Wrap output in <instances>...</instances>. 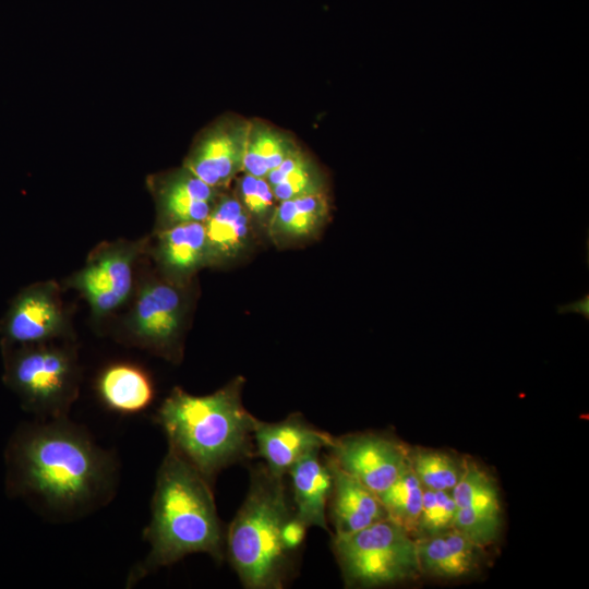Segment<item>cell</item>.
<instances>
[{
  "mask_svg": "<svg viewBox=\"0 0 589 589\" xmlns=\"http://www.w3.org/2000/svg\"><path fill=\"white\" fill-rule=\"evenodd\" d=\"M244 378L237 376L216 392L195 396L175 387L154 417L168 448L211 484L224 468L254 457L256 418L243 406Z\"/></svg>",
  "mask_w": 589,
  "mask_h": 589,
  "instance_id": "3957f363",
  "label": "cell"
},
{
  "mask_svg": "<svg viewBox=\"0 0 589 589\" xmlns=\"http://www.w3.org/2000/svg\"><path fill=\"white\" fill-rule=\"evenodd\" d=\"M153 255L165 279L187 286L200 269L211 267L204 223H184L157 230Z\"/></svg>",
  "mask_w": 589,
  "mask_h": 589,
  "instance_id": "2e32d148",
  "label": "cell"
},
{
  "mask_svg": "<svg viewBox=\"0 0 589 589\" xmlns=\"http://www.w3.org/2000/svg\"><path fill=\"white\" fill-rule=\"evenodd\" d=\"M146 245V239L99 245L85 265L68 278L67 286L85 298L95 318L109 315L129 299L134 265Z\"/></svg>",
  "mask_w": 589,
  "mask_h": 589,
  "instance_id": "ba28073f",
  "label": "cell"
},
{
  "mask_svg": "<svg viewBox=\"0 0 589 589\" xmlns=\"http://www.w3.org/2000/svg\"><path fill=\"white\" fill-rule=\"evenodd\" d=\"M144 539L149 551L130 573L128 586L189 554L206 553L215 561L224 557L225 532L212 484L170 448L157 471Z\"/></svg>",
  "mask_w": 589,
  "mask_h": 589,
  "instance_id": "7a4b0ae2",
  "label": "cell"
},
{
  "mask_svg": "<svg viewBox=\"0 0 589 589\" xmlns=\"http://www.w3.org/2000/svg\"><path fill=\"white\" fill-rule=\"evenodd\" d=\"M329 194L280 201L267 229V240L279 249L315 239L330 218Z\"/></svg>",
  "mask_w": 589,
  "mask_h": 589,
  "instance_id": "ffe728a7",
  "label": "cell"
},
{
  "mask_svg": "<svg viewBox=\"0 0 589 589\" xmlns=\"http://www.w3.org/2000/svg\"><path fill=\"white\" fill-rule=\"evenodd\" d=\"M423 490L409 467L384 492L377 495L386 510L387 518L414 538Z\"/></svg>",
  "mask_w": 589,
  "mask_h": 589,
  "instance_id": "d4e9b609",
  "label": "cell"
},
{
  "mask_svg": "<svg viewBox=\"0 0 589 589\" xmlns=\"http://www.w3.org/2000/svg\"><path fill=\"white\" fill-rule=\"evenodd\" d=\"M300 147L301 145L292 133L263 119L252 118L248 131L242 172L266 178L272 170Z\"/></svg>",
  "mask_w": 589,
  "mask_h": 589,
  "instance_id": "7402d4cb",
  "label": "cell"
},
{
  "mask_svg": "<svg viewBox=\"0 0 589 589\" xmlns=\"http://www.w3.org/2000/svg\"><path fill=\"white\" fill-rule=\"evenodd\" d=\"M96 388L101 402L111 411L134 414L145 410L154 399L148 374L137 365L115 363L101 371Z\"/></svg>",
  "mask_w": 589,
  "mask_h": 589,
  "instance_id": "44dd1931",
  "label": "cell"
},
{
  "mask_svg": "<svg viewBox=\"0 0 589 589\" xmlns=\"http://www.w3.org/2000/svg\"><path fill=\"white\" fill-rule=\"evenodd\" d=\"M183 287L164 277L146 281L137 293L127 323L135 342L171 361L181 357L188 312Z\"/></svg>",
  "mask_w": 589,
  "mask_h": 589,
  "instance_id": "52a82bcc",
  "label": "cell"
},
{
  "mask_svg": "<svg viewBox=\"0 0 589 589\" xmlns=\"http://www.w3.org/2000/svg\"><path fill=\"white\" fill-rule=\"evenodd\" d=\"M456 504L454 528L488 549L502 526V507L495 479L478 462L466 458L464 473L452 491Z\"/></svg>",
  "mask_w": 589,
  "mask_h": 589,
  "instance_id": "7c38bea8",
  "label": "cell"
},
{
  "mask_svg": "<svg viewBox=\"0 0 589 589\" xmlns=\"http://www.w3.org/2000/svg\"><path fill=\"white\" fill-rule=\"evenodd\" d=\"M250 119L226 113L195 140L183 167L208 185L225 190L243 171Z\"/></svg>",
  "mask_w": 589,
  "mask_h": 589,
  "instance_id": "30bf717a",
  "label": "cell"
},
{
  "mask_svg": "<svg viewBox=\"0 0 589 589\" xmlns=\"http://www.w3.org/2000/svg\"><path fill=\"white\" fill-rule=\"evenodd\" d=\"M68 330L58 286L52 281L22 289L0 320L5 346L49 342L65 336Z\"/></svg>",
  "mask_w": 589,
  "mask_h": 589,
  "instance_id": "8fae6325",
  "label": "cell"
},
{
  "mask_svg": "<svg viewBox=\"0 0 589 589\" xmlns=\"http://www.w3.org/2000/svg\"><path fill=\"white\" fill-rule=\"evenodd\" d=\"M456 504L452 492L424 489L416 539L454 529Z\"/></svg>",
  "mask_w": 589,
  "mask_h": 589,
  "instance_id": "4316f807",
  "label": "cell"
},
{
  "mask_svg": "<svg viewBox=\"0 0 589 589\" xmlns=\"http://www.w3.org/2000/svg\"><path fill=\"white\" fill-rule=\"evenodd\" d=\"M323 449H313L303 455L288 471L290 495L294 514L306 526L328 531L327 503L333 477Z\"/></svg>",
  "mask_w": 589,
  "mask_h": 589,
  "instance_id": "d6986e66",
  "label": "cell"
},
{
  "mask_svg": "<svg viewBox=\"0 0 589 589\" xmlns=\"http://www.w3.org/2000/svg\"><path fill=\"white\" fill-rule=\"evenodd\" d=\"M308 526L292 514L285 522L281 531V540L285 549L294 554L304 542Z\"/></svg>",
  "mask_w": 589,
  "mask_h": 589,
  "instance_id": "83f0119b",
  "label": "cell"
},
{
  "mask_svg": "<svg viewBox=\"0 0 589 589\" xmlns=\"http://www.w3.org/2000/svg\"><path fill=\"white\" fill-rule=\"evenodd\" d=\"M466 458L423 447H409V467L423 486L452 492L465 470Z\"/></svg>",
  "mask_w": 589,
  "mask_h": 589,
  "instance_id": "cb8c5ba5",
  "label": "cell"
},
{
  "mask_svg": "<svg viewBox=\"0 0 589 589\" xmlns=\"http://www.w3.org/2000/svg\"><path fill=\"white\" fill-rule=\"evenodd\" d=\"M280 201L326 194L328 177L320 163L302 146L265 178Z\"/></svg>",
  "mask_w": 589,
  "mask_h": 589,
  "instance_id": "603a6c76",
  "label": "cell"
},
{
  "mask_svg": "<svg viewBox=\"0 0 589 589\" xmlns=\"http://www.w3.org/2000/svg\"><path fill=\"white\" fill-rule=\"evenodd\" d=\"M7 384L44 419L67 417L79 393L74 351L49 342L17 345L5 360Z\"/></svg>",
  "mask_w": 589,
  "mask_h": 589,
  "instance_id": "8992f818",
  "label": "cell"
},
{
  "mask_svg": "<svg viewBox=\"0 0 589 589\" xmlns=\"http://www.w3.org/2000/svg\"><path fill=\"white\" fill-rule=\"evenodd\" d=\"M211 267L245 259L260 241L251 218L235 196L225 189L204 221Z\"/></svg>",
  "mask_w": 589,
  "mask_h": 589,
  "instance_id": "9a60e30c",
  "label": "cell"
},
{
  "mask_svg": "<svg viewBox=\"0 0 589 589\" xmlns=\"http://www.w3.org/2000/svg\"><path fill=\"white\" fill-rule=\"evenodd\" d=\"M157 230L184 223H204L224 190L213 188L185 167L154 178Z\"/></svg>",
  "mask_w": 589,
  "mask_h": 589,
  "instance_id": "5bb4252c",
  "label": "cell"
},
{
  "mask_svg": "<svg viewBox=\"0 0 589 589\" xmlns=\"http://www.w3.org/2000/svg\"><path fill=\"white\" fill-rule=\"evenodd\" d=\"M333 477L327 515L335 533L346 534L386 519L378 496L325 457Z\"/></svg>",
  "mask_w": 589,
  "mask_h": 589,
  "instance_id": "ac0fdd59",
  "label": "cell"
},
{
  "mask_svg": "<svg viewBox=\"0 0 589 589\" xmlns=\"http://www.w3.org/2000/svg\"><path fill=\"white\" fill-rule=\"evenodd\" d=\"M232 192L251 218L259 236L266 238L269 223L279 203L267 180L241 172L236 178Z\"/></svg>",
  "mask_w": 589,
  "mask_h": 589,
  "instance_id": "484cf974",
  "label": "cell"
},
{
  "mask_svg": "<svg viewBox=\"0 0 589 589\" xmlns=\"http://www.w3.org/2000/svg\"><path fill=\"white\" fill-rule=\"evenodd\" d=\"M294 514L286 477L260 462L251 470L248 494L225 533V552L243 587L281 589L294 572V554L281 540Z\"/></svg>",
  "mask_w": 589,
  "mask_h": 589,
  "instance_id": "277c9868",
  "label": "cell"
},
{
  "mask_svg": "<svg viewBox=\"0 0 589 589\" xmlns=\"http://www.w3.org/2000/svg\"><path fill=\"white\" fill-rule=\"evenodd\" d=\"M253 441L254 457L261 458L274 474L286 477L303 455L327 448L333 435L312 425L301 413L293 412L278 422L257 419Z\"/></svg>",
  "mask_w": 589,
  "mask_h": 589,
  "instance_id": "4fadbf2b",
  "label": "cell"
},
{
  "mask_svg": "<svg viewBox=\"0 0 589 589\" xmlns=\"http://www.w3.org/2000/svg\"><path fill=\"white\" fill-rule=\"evenodd\" d=\"M325 456L376 495L409 468V446L390 435L361 432L333 436Z\"/></svg>",
  "mask_w": 589,
  "mask_h": 589,
  "instance_id": "9c48e42d",
  "label": "cell"
},
{
  "mask_svg": "<svg viewBox=\"0 0 589 589\" xmlns=\"http://www.w3.org/2000/svg\"><path fill=\"white\" fill-rule=\"evenodd\" d=\"M332 549L347 587H382L422 576L417 539L388 518L356 532L333 534Z\"/></svg>",
  "mask_w": 589,
  "mask_h": 589,
  "instance_id": "5b68a950",
  "label": "cell"
},
{
  "mask_svg": "<svg viewBox=\"0 0 589 589\" xmlns=\"http://www.w3.org/2000/svg\"><path fill=\"white\" fill-rule=\"evenodd\" d=\"M557 312L564 313H577L582 315L586 320L589 318V296L586 294L580 299L569 302L567 304L557 305Z\"/></svg>",
  "mask_w": 589,
  "mask_h": 589,
  "instance_id": "f1b7e54d",
  "label": "cell"
},
{
  "mask_svg": "<svg viewBox=\"0 0 589 589\" xmlns=\"http://www.w3.org/2000/svg\"><path fill=\"white\" fill-rule=\"evenodd\" d=\"M422 575L442 580H456L478 574L486 561V548L452 529L417 539Z\"/></svg>",
  "mask_w": 589,
  "mask_h": 589,
  "instance_id": "e0dca14e",
  "label": "cell"
},
{
  "mask_svg": "<svg viewBox=\"0 0 589 589\" xmlns=\"http://www.w3.org/2000/svg\"><path fill=\"white\" fill-rule=\"evenodd\" d=\"M20 489L59 515H80L108 500L115 485L111 456L64 418L27 430L14 450Z\"/></svg>",
  "mask_w": 589,
  "mask_h": 589,
  "instance_id": "6da1fadb",
  "label": "cell"
}]
</instances>
